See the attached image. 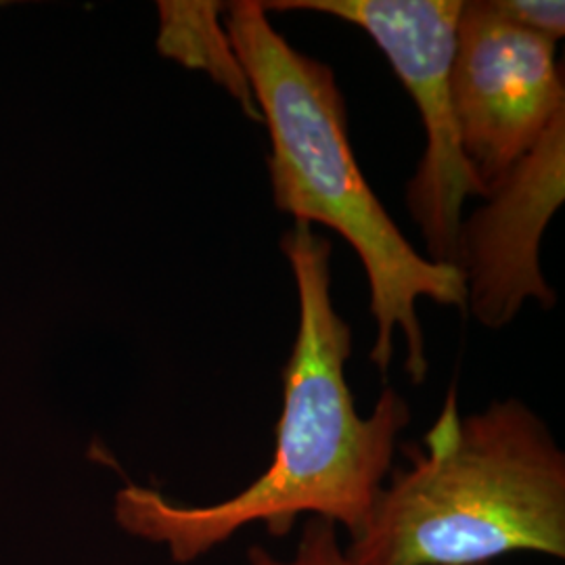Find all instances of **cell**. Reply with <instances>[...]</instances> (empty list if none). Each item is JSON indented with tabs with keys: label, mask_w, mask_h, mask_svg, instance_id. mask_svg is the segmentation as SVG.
<instances>
[{
	"label": "cell",
	"mask_w": 565,
	"mask_h": 565,
	"mask_svg": "<svg viewBox=\"0 0 565 565\" xmlns=\"http://www.w3.org/2000/svg\"><path fill=\"white\" fill-rule=\"evenodd\" d=\"M281 249L298 285L300 323L282 369V411L268 469L239 494L214 505H179L158 490L128 484L116 494L124 532L162 545L177 564H193L245 525L263 522L287 536L300 515L361 536L384 490L411 406L385 387L373 415L361 417L345 382L352 329L331 300V243L294 223Z\"/></svg>",
	"instance_id": "cell-1"
},
{
	"label": "cell",
	"mask_w": 565,
	"mask_h": 565,
	"mask_svg": "<svg viewBox=\"0 0 565 565\" xmlns=\"http://www.w3.org/2000/svg\"><path fill=\"white\" fill-rule=\"evenodd\" d=\"M224 15V32L273 145V202L296 223L323 224L352 245L371 289V363L387 373L401 329L404 371L413 384H424L427 356L417 300L465 308L463 273L424 258L369 186L348 139L345 103L333 70L285 41L258 0L228 2Z\"/></svg>",
	"instance_id": "cell-2"
},
{
	"label": "cell",
	"mask_w": 565,
	"mask_h": 565,
	"mask_svg": "<svg viewBox=\"0 0 565 565\" xmlns=\"http://www.w3.org/2000/svg\"><path fill=\"white\" fill-rule=\"evenodd\" d=\"M396 469L345 555L356 565H488L530 551L565 557V455L509 398L461 417L455 390L424 446Z\"/></svg>",
	"instance_id": "cell-3"
},
{
	"label": "cell",
	"mask_w": 565,
	"mask_h": 565,
	"mask_svg": "<svg viewBox=\"0 0 565 565\" xmlns=\"http://www.w3.org/2000/svg\"><path fill=\"white\" fill-rule=\"evenodd\" d=\"M263 7L333 15L359 25L384 51L424 120L427 145L406 184L408 212L429 260L457 266L465 200L486 198L465 160L450 90L461 0H270Z\"/></svg>",
	"instance_id": "cell-4"
},
{
	"label": "cell",
	"mask_w": 565,
	"mask_h": 565,
	"mask_svg": "<svg viewBox=\"0 0 565 565\" xmlns=\"http://www.w3.org/2000/svg\"><path fill=\"white\" fill-rule=\"evenodd\" d=\"M450 90L465 160L486 198L565 111L555 41L505 20L492 0L461 2Z\"/></svg>",
	"instance_id": "cell-5"
},
{
	"label": "cell",
	"mask_w": 565,
	"mask_h": 565,
	"mask_svg": "<svg viewBox=\"0 0 565 565\" xmlns=\"http://www.w3.org/2000/svg\"><path fill=\"white\" fill-rule=\"evenodd\" d=\"M461 223L457 268L465 308L488 329L511 323L527 300L557 302L541 270L546 224L565 200V111Z\"/></svg>",
	"instance_id": "cell-6"
},
{
	"label": "cell",
	"mask_w": 565,
	"mask_h": 565,
	"mask_svg": "<svg viewBox=\"0 0 565 565\" xmlns=\"http://www.w3.org/2000/svg\"><path fill=\"white\" fill-rule=\"evenodd\" d=\"M158 46L166 57L205 70L242 103L249 118L263 120L242 63L224 32L223 2H160Z\"/></svg>",
	"instance_id": "cell-7"
},
{
	"label": "cell",
	"mask_w": 565,
	"mask_h": 565,
	"mask_svg": "<svg viewBox=\"0 0 565 565\" xmlns=\"http://www.w3.org/2000/svg\"><path fill=\"white\" fill-rule=\"evenodd\" d=\"M247 565H356L340 546L338 525L324 518H308L291 559L273 555L263 545L249 546Z\"/></svg>",
	"instance_id": "cell-8"
},
{
	"label": "cell",
	"mask_w": 565,
	"mask_h": 565,
	"mask_svg": "<svg viewBox=\"0 0 565 565\" xmlns=\"http://www.w3.org/2000/svg\"><path fill=\"white\" fill-rule=\"evenodd\" d=\"M492 7L511 23L551 41L557 42L565 34V4L562 0H492Z\"/></svg>",
	"instance_id": "cell-9"
}]
</instances>
